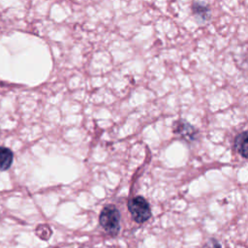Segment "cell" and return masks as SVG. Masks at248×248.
<instances>
[{
  "label": "cell",
  "mask_w": 248,
  "mask_h": 248,
  "mask_svg": "<svg viewBox=\"0 0 248 248\" xmlns=\"http://www.w3.org/2000/svg\"><path fill=\"white\" fill-rule=\"evenodd\" d=\"M99 222L108 233L116 234L120 229V214L118 209L112 204L106 205L100 214Z\"/></svg>",
  "instance_id": "6da1fadb"
},
{
  "label": "cell",
  "mask_w": 248,
  "mask_h": 248,
  "mask_svg": "<svg viewBox=\"0 0 248 248\" xmlns=\"http://www.w3.org/2000/svg\"><path fill=\"white\" fill-rule=\"evenodd\" d=\"M128 209L137 223H143L151 216L148 202L142 197H135L128 202Z\"/></svg>",
  "instance_id": "7a4b0ae2"
},
{
  "label": "cell",
  "mask_w": 248,
  "mask_h": 248,
  "mask_svg": "<svg viewBox=\"0 0 248 248\" xmlns=\"http://www.w3.org/2000/svg\"><path fill=\"white\" fill-rule=\"evenodd\" d=\"M173 133L188 141H192L197 138L198 131L187 121L179 119L173 123Z\"/></svg>",
  "instance_id": "3957f363"
},
{
  "label": "cell",
  "mask_w": 248,
  "mask_h": 248,
  "mask_svg": "<svg viewBox=\"0 0 248 248\" xmlns=\"http://www.w3.org/2000/svg\"><path fill=\"white\" fill-rule=\"evenodd\" d=\"M192 12L196 19L200 23H204L210 17V10L208 6L201 1H195L192 5Z\"/></svg>",
  "instance_id": "277c9868"
},
{
  "label": "cell",
  "mask_w": 248,
  "mask_h": 248,
  "mask_svg": "<svg viewBox=\"0 0 248 248\" xmlns=\"http://www.w3.org/2000/svg\"><path fill=\"white\" fill-rule=\"evenodd\" d=\"M236 151L244 158L248 159V130L238 134L234 140Z\"/></svg>",
  "instance_id": "5b68a950"
},
{
  "label": "cell",
  "mask_w": 248,
  "mask_h": 248,
  "mask_svg": "<svg viewBox=\"0 0 248 248\" xmlns=\"http://www.w3.org/2000/svg\"><path fill=\"white\" fill-rule=\"evenodd\" d=\"M14 160V154L11 149L0 146V170H8Z\"/></svg>",
  "instance_id": "8992f818"
},
{
  "label": "cell",
  "mask_w": 248,
  "mask_h": 248,
  "mask_svg": "<svg viewBox=\"0 0 248 248\" xmlns=\"http://www.w3.org/2000/svg\"><path fill=\"white\" fill-rule=\"evenodd\" d=\"M36 234L43 240H47L51 235L50 228L46 224H41L36 228Z\"/></svg>",
  "instance_id": "52a82bcc"
}]
</instances>
